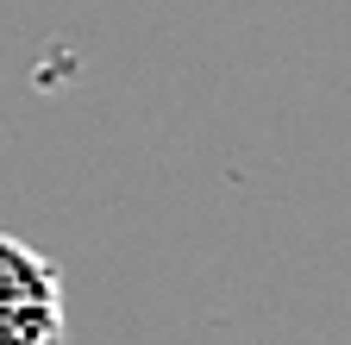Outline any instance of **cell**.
<instances>
[{
	"instance_id": "obj_1",
	"label": "cell",
	"mask_w": 351,
	"mask_h": 345,
	"mask_svg": "<svg viewBox=\"0 0 351 345\" xmlns=\"http://www.w3.org/2000/svg\"><path fill=\"white\" fill-rule=\"evenodd\" d=\"M63 333V270L38 245L0 233V345H51Z\"/></svg>"
}]
</instances>
